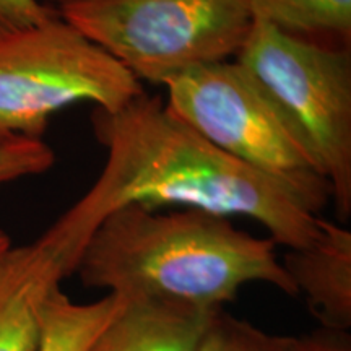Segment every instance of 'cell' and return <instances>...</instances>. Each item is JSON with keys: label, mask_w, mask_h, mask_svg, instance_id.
Returning a JSON list of instances; mask_svg holds the SVG:
<instances>
[{"label": "cell", "mask_w": 351, "mask_h": 351, "mask_svg": "<svg viewBox=\"0 0 351 351\" xmlns=\"http://www.w3.org/2000/svg\"><path fill=\"white\" fill-rule=\"evenodd\" d=\"M91 125L106 161L86 194L60 215L85 241L127 204L256 219L289 251L317 236L330 187L285 181L241 163L179 119L160 96L143 91L114 111L95 109Z\"/></svg>", "instance_id": "6da1fadb"}, {"label": "cell", "mask_w": 351, "mask_h": 351, "mask_svg": "<svg viewBox=\"0 0 351 351\" xmlns=\"http://www.w3.org/2000/svg\"><path fill=\"white\" fill-rule=\"evenodd\" d=\"M275 243L204 210L158 212L127 204L106 215L88 238L75 274L83 287L124 300L153 298L223 309L249 283L298 296Z\"/></svg>", "instance_id": "7a4b0ae2"}, {"label": "cell", "mask_w": 351, "mask_h": 351, "mask_svg": "<svg viewBox=\"0 0 351 351\" xmlns=\"http://www.w3.org/2000/svg\"><path fill=\"white\" fill-rule=\"evenodd\" d=\"M59 15L137 80L163 86L236 59L254 25L251 0H80Z\"/></svg>", "instance_id": "3957f363"}, {"label": "cell", "mask_w": 351, "mask_h": 351, "mask_svg": "<svg viewBox=\"0 0 351 351\" xmlns=\"http://www.w3.org/2000/svg\"><path fill=\"white\" fill-rule=\"evenodd\" d=\"M143 91L142 82L59 13L0 36V145L43 140L51 117L72 104L114 111Z\"/></svg>", "instance_id": "277c9868"}, {"label": "cell", "mask_w": 351, "mask_h": 351, "mask_svg": "<svg viewBox=\"0 0 351 351\" xmlns=\"http://www.w3.org/2000/svg\"><path fill=\"white\" fill-rule=\"evenodd\" d=\"M165 86L169 111L241 163L285 181L328 186L300 127L239 60L187 70Z\"/></svg>", "instance_id": "5b68a950"}, {"label": "cell", "mask_w": 351, "mask_h": 351, "mask_svg": "<svg viewBox=\"0 0 351 351\" xmlns=\"http://www.w3.org/2000/svg\"><path fill=\"white\" fill-rule=\"evenodd\" d=\"M239 60L300 127L330 186L341 219L351 215V49L322 46L254 16Z\"/></svg>", "instance_id": "8992f818"}, {"label": "cell", "mask_w": 351, "mask_h": 351, "mask_svg": "<svg viewBox=\"0 0 351 351\" xmlns=\"http://www.w3.org/2000/svg\"><path fill=\"white\" fill-rule=\"evenodd\" d=\"M82 251L56 219L33 243L0 252V351H39L44 302L75 274Z\"/></svg>", "instance_id": "52a82bcc"}, {"label": "cell", "mask_w": 351, "mask_h": 351, "mask_svg": "<svg viewBox=\"0 0 351 351\" xmlns=\"http://www.w3.org/2000/svg\"><path fill=\"white\" fill-rule=\"evenodd\" d=\"M322 328L348 332L351 327V232L320 218L309 245L291 249L282 262Z\"/></svg>", "instance_id": "ba28073f"}, {"label": "cell", "mask_w": 351, "mask_h": 351, "mask_svg": "<svg viewBox=\"0 0 351 351\" xmlns=\"http://www.w3.org/2000/svg\"><path fill=\"white\" fill-rule=\"evenodd\" d=\"M217 311L153 298L124 300L88 351H197Z\"/></svg>", "instance_id": "9c48e42d"}, {"label": "cell", "mask_w": 351, "mask_h": 351, "mask_svg": "<svg viewBox=\"0 0 351 351\" xmlns=\"http://www.w3.org/2000/svg\"><path fill=\"white\" fill-rule=\"evenodd\" d=\"M121 296L111 295L95 302L72 301L56 288L43 307V340L39 351H88L99 332L121 309Z\"/></svg>", "instance_id": "30bf717a"}, {"label": "cell", "mask_w": 351, "mask_h": 351, "mask_svg": "<svg viewBox=\"0 0 351 351\" xmlns=\"http://www.w3.org/2000/svg\"><path fill=\"white\" fill-rule=\"evenodd\" d=\"M295 339L269 333L218 309L197 351H291Z\"/></svg>", "instance_id": "8fae6325"}, {"label": "cell", "mask_w": 351, "mask_h": 351, "mask_svg": "<svg viewBox=\"0 0 351 351\" xmlns=\"http://www.w3.org/2000/svg\"><path fill=\"white\" fill-rule=\"evenodd\" d=\"M256 19L306 41L326 44L324 0H251Z\"/></svg>", "instance_id": "7c38bea8"}, {"label": "cell", "mask_w": 351, "mask_h": 351, "mask_svg": "<svg viewBox=\"0 0 351 351\" xmlns=\"http://www.w3.org/2000/svg\"><path fill=\"white\" fill-rule=\"evenodd\" d=\"M56 153L44 140H15L0 145V186L49 171Z\"/></svg>", "instance_id": "4fadbf2b"}, {"label": "cell", "mask_w": 351, "mask_h": 351, "mask_svg": "<svg viewBox=\"0 0 351 351\" xmlns=\"http://www.w3.org/2000/svg\"><path fill=\"white\" fill-rule=\"evenodd\" d=\"M56 13L59 12L39 0H0V36L41 23Z\"/></svg>", "instance_id": "5bb4252c"}, {"label": "cell", "mask_w": 351, "mask_h": 351, "mask_svg": "<svg viewBox=\"0 0 351 351\" xmlns=\"http://www.w3.org/2000/svg\"><path fill=\"white\" fill-rule=\"evenodd\" d=\"M322 20L327 46L351 49V0H324Z\"/></svg>", "instance_id": "9a60e30c"}, {"label": "cell", "mask_w": 351, "mask_h": 351, "mask_svg": "<svg viewBox=\"0 0 351 351\" xmlns=\"http://www.w3.org/2000/svg\"><path fill=\"white\" fill-rule=\"evenodd\" d=\"M291 351H351L350 333L320 328L301 339L296 337Z\"/></svg>", "instance_id": "2e32d148"}, {"label": "cell", "mask_w": 351, "mask_h": 351, "mask_svg": "<svg viewBox=\"0 0 351 351\" xmlns=\"http://www.w3.org/2000/svg\"><path fill=\"white\" fill-rule=\"evenodd\" d=\"M39 2L44 3L46 7H51L54 8V10L59 12L60 8L67 7V5H72V3L75 2H80V0H39Z\"/></svg>", "instance_id": "e0dca14e"}, {"label": "cell", "mask_w": 351, "mask_h": 351, "mask_svg": "<svg viewBox=\"0 0 351 351\" xmlns=\"http://www.w3.org/2000/svg\"><path fill=\"white\" fill-rule=\"evenodd\" d=\"M12 245V241L3 231H0V252H3Z\"/></svg>", "instance_id": "ac0fdd59"}]
</instances>
